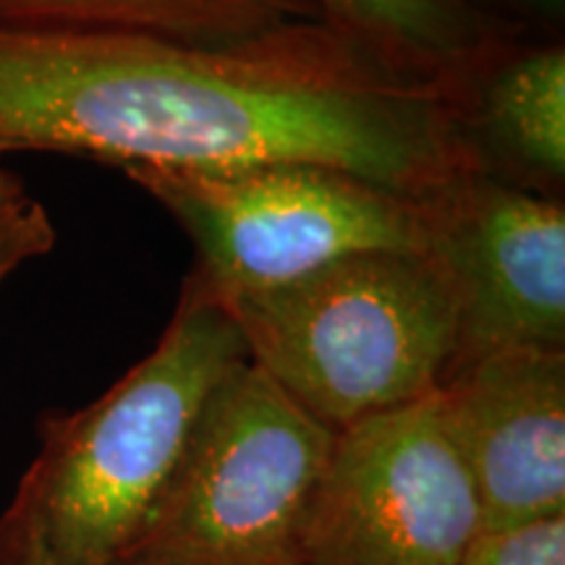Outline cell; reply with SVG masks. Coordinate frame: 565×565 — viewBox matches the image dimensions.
I'll use <instances>...</instances> for the list:
<instances>
[{
	"mask_svg": "<svg viewBox=\"0 0 565 565\" xmlns=\"http://www.w3.org/2000/svg\"><path fill=\"white\" fill-rule=\"evenodd\" d=\"M11 152L121 171L303 162L412 200L487 171L461 92L324 21L236 45L0 26V160Z\"/></svg>",
	"mask_w": 565,
	"mask_h": 565,
	"instance_id": "1",
	"label": "cell"
},
{
	"mask_svg": "<svg viewBox=\"0 0 565 565\" xmlns=\"http://www.w3.org/2000/svg\"><path fill=\"white\" fill-rule=\"evenodd\" d=\"M246 349L192 270L154 349L100 398L40 422V450L0 511V565H124L200 414Z\"/></svg>",
	"mask_w": 565,
	"mask_h": 565,
	"instance_id": "2",
	"label": "cell"
},
{
	"mask_svg": "<svg viewBox=\"0 0 565 565\" xmlns=\"http://www.w3.org/2000/svg\"><path fill=\"white\" fill-rule=\"evenodd\" d=\"M215 299L246 359L333 433L435 393L456 356V294L424 252L351 254Z\"/></svg>",
	"mask_w": 565,
	"mask_h": 565,
	"instance_id": "3",
	"label": "cell"
},
{
	"mask_svg": "<svg viewBox=\"0 0 565 565\" xmlns=\"http://www.w3.org/2000/svg\"><path fill=\"white\" fill-rule=\"evenodd\" d=\"M335 435L246 359L204 404L124 565H299Z\"/></svg>",
	"mask_w": 565,
	"mask_h": 565,
	"instance_id": "4",
	"label": "cell"
},
{
	"mask_svg": "<svg viewBox=\"0 0 565 565\" xmlns=\"http://www.w3.org/2000/svg\"><path fill=\"white\" fill-rule=\"evenodd\" d=\"M183 225L215 296L265 291L362 252H424V202L303 162L124 171Z\"/></svg>",
	"mask_w": 565,
	"mask_h": 565,
	"instance_id": "5",
	"label": "cell"
},
{
	"mask_svg": "<svg viewBox=\"0 0 565 565\" xmlns=\"http://www.w3.org/2000/svg\"><path fill=\"white\" fill-rule=\"evenodd\" d=\"M482 532L437 391L335 435L299 565H458Z\"/></svg>",
	"mask_w": 565,
	"mask_h": 565,
	"instance_id": "6",
	"label": "cell"
},
{
	"mask_svg": "<svg viewBox=\"0 0 565 565\" xmlns=\"http://www.w3.org/2000/svg\"><path fill=\"white\" fill-rule=\"evenodd\" d=\"M422 202L424 254L440 265L458 303L450 370L494 351L565 349L561 200L479 171Z\"/></svg>",
	"mask_w": 565,
	"mask_h": 565,
	"instance_id": "7",
	"label": "cell"
},
{
	"mask_svg": "<svg viewBox=\"0 0 565 565\" xmlns=\"http://www.w3.org/2000/svg\"><path fill=\"white\" fill-rule=\"evenodd\" d=\"M437 398L482 529L565 513V349L484 353L445 374Z\"/></svg>",
	"mask_w": 565,
	"mask_h": 565,
	"instance_id": "8",
	"label": "cell"
},
{
	"mask_svg": "<svg viewBox=\"0 0 565 565\" xmlns=\"http://www.w3.org/2000/svg\"><path fill=\"white\" fill-rule=\"evenodd\" d=\"M333 30L387 66L466 95L519 30L471 0H315Z\"/></svg>",
	"mask_w": 565,
	"mask_h": 565,
	"instance_id": "9",
	"label": "cell"
},
{
	"mask_svg": "<svg viewBox=\"0 0 565 565\" xmlns=\"http://www.w3.org/2000/svg\"><path fill=\"white\" fill-rule=\"evenodd\" d=\"M463 113L482 160L492 147L500 158L513 162L532 179L563 183V42H511L469 84Z\"/></svg>",
	"mask_w": 565,
	"mask_h": 565,
	"instance_id": "10",
	"label": "cell"
},
{
	"mask_svg": "<svg viewBox=\"0 0 565 565\" xmlns=\"http://www.w3.org/2000/svg\"><path fill=\"white\" fill-rule=\"evenodd\" d=\"M315 21H324L315 0H0V26L13 30L124 32L192 45H236Z\"/></svg>",
	"mask_w": 565,
	"mask_h": 565,
	"instance_id": "11",
	"label": "cell"
},
{
	"mask_svg": "<svg viewBox=\"0 0 565 565\" xmlns=\"http://www.w3.org/2000/svg\"><path fill=\"white\" fill-rule=\"evenodd\" d=\"M458 565H565V513L482 529Z\"/></svg>",
	"mask_w": 565,
	"mask_h": 565,
	"instance_id": "12",
	"label": "cell"
},
{
	"mask_svg": "<svg viewBox=\"0 0 565 565\" xmlns=\"http://www.w3.org/2000/svg\"><path fill=\"white\" fill-rule=\"evenodd\" d=\"M55 246V225L38 200L24 194L0 207V286Z\"/></svg>",
	"mask_w": 565,
	"mask_h": 565,
	"instance_id": "13",
	"label": "cell"
},
{
	"mask_svg": "<svg viewBox=\"0 0 565 565\" xmlns=\"http://www.w3.org/2000/svg\"><path fill=\"white\" fill-rule=\"evenodd\" d=\"M471 3L519 32L534 26L555 30L565 19V0H471Z\"/></svg>",
	"mask_w": 565,
	"mask_h": 565,
	"instance_id": "14",
	"label": "cell"
},
{
	"mask_svg": "<svg viewBox=\"0 0 565 565\" xmlns=\"http://www.w3.org/2000/svg\"><path fill=\"white\" fill-rule=\"evenodd\" d=\"M24 194H26V189H24V183H21L19 175L11 173L6 166H0V207L9 202L21 200Z\"/></svg>",
	"mask_w": 565,
	"mask_h": 565,
	"instance_id": "15",
	"label": "cell"
}]
</instances>
